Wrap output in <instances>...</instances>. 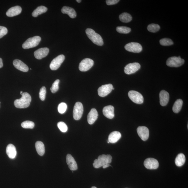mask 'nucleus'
<instances>
[{"instance_id": "obj_1", "label": "nucleus", "mask_w": 188, "mask_h": 188, "mask_svg": "<svg viewBox=\"0 0 188 188\" xmlns=\"http://www.w3.org/2000/svg\"><path fill=\"white\" fill-rule=\"evenodd\" d=\"M22 98L15 100L14 105L15 107L18 108H25L28 107L32 101L31 96L27 92H24L21 94Z\"/></svg>"}, {"instance_id": "obj_2", "label": "nucleus", "mask_w": 188, "mask_h": 188, "mask_svg": "<svg viewBox=\"0 0 188 188\" xmlns=\"http://www.w3.org/2000/svg\"><path fill=\"white\" fill-rule=\"evenodd\" d=\"M86 32L87 37L93 43L98 46H102L104 44V42L101 36L96 33L93 30L87 28L86 30Z\"/></svg>"}, {"instance_id": "obj_3", "label": "nucleus", "mask_w": 188, "mask_h": 188, "mask_svg": "<svg viewBox=\"0 0 188 188\" xmlns=\"http://www.w3.org/2000/svg\"><path fill=\"white\" fill-rule=\"evenodd\" d=\"M112 157L110 155L103 154L98 156V159L94 160L93 166L94 168H98L111 162Z\"/></svg>"}, {"instance_id": "obj_4", "label": "nucleus", "mask_w": 188, "mask_h": 188, "mask_svg": "<svg viewBox=\"0 0 188 188\" xmlns=\"http://www.w3.org/2000/svg\"><path fill=\"white\" fill-rule=\"evenodd\" d=\"M41 41V38L38 36L29 38L23 43L22 47L25 49L34 47L37 46Z\"/></svg>"}, {"instance_id": "obj_5", "label": "nucleus", "mask_w": 188, "mask_h": 188, "mask_svg": "<svg viewBox=\"0 0 188 188\" xmlns=\"http://www.w3.org/2000/svg\"><path fill=\"white\" fill-rule=\"evenodd\" d=\"M184 62V60L181 59L180 56L172 57L167 60L166 64L170 67H178L182 65Z\"/></svg>"}, {"instance_id": "obj_6", "label": "nucleus", "mask_w": 188, "mask_h": 188, "mask_svg": "<svg viewBox=\"0 0 188 188\" xmlns=\"http://www.w3.org/2000/svg\"><path fill=\"white\" fill-rule=\"evenodd\" d=\"M129 98L136 104H141L144 102V99L141 94L135 91H130L128 93Z\"/></svg>"}, {"instance_id": "obj_7", "label": "nucleus", "mask_w": 188, "mask_h": 188, "mask_svg": "<svg viewBox=\"0 0 188 188\" xmlns=\"http://www.w3.org/2000/svg\"><path fill=\"white\" fill-rule=\"evenodd\" d=\"M83 113V107L82 104L79 102L76 103L73 112L74 119L76 120H80L82 116Z\"/></svg>"}, {"instance_id": "obj_8", "label": "nucleus", "mask_w": 188, "mask_h": 188, "mask_svg": "<svg viewBox=\"0 0 188 188\" xmlns=\"http://www.w3.org/2000/svg\"><path fill=\"white\" fill-rule=\"evenodd\" d=\"M65 59L64 55H60L54 59L51 62L50 67L52 70L55 71L58 69Z\"/></svg>"}, {"instance_id": "obj_9", "label": "nucleus", "mask_w": 188, "mask_h": 188, "mask_svg": "<svg viewBox=\"0 0 188 188\" xmlns=\"http://www.w3.org/2000/svg\"><path fill=\"white\" fill-rule=\"evenodd\" d=\"M94 62L92 60L86 58L82 60L80 63L79 69L81 72H86L92 68Z\"/></svg>"}, {"instance_id": "obj_10", "label": "nucleus", "mask_w": 188, "mask_h": 188, "mask_svg": "<svg viewBox=\"0 0 188 188\" xmlns=\"http://www.w3.org/2000/svg\"><path fill=\"white\" fill-rule=\"evenodd\" d=\"M124 47L127 51L135 53L141 52L142 49L141 45L140 44L135 42H131L127 44Z\"/></svg>"}, {"instance_id": "obj_11", "label": "nucleus", "mask_w": 188, "mask_h": 188, "mask_svg": "<svg viewBox=\"0 0 188 188\" xmlns=\"http://www.w3.org/2000/svg\"><path fill=\"white\" fill-rule=\"evenodd\" d=\"M141 67V66L138 63H130L124 67V72L126 74H131L138 71Z\"/></svg>"}, {"instance_id": "obj_12", "label": "nucleus", "mask_w": 188, "mask_h": 188, "mask_svg": "<svg viewBox=\"0 0 188 188\" xmlns=\"http://www.w3.org/2000/svg\"><path fill=\"white\" fill-rule=\"evenodd\" d=\"M113 87V85L111 84L102 86L98 89V95L101 97L107 96L111 92Z\"/></svg>"}, {"instance_id": "obj_13", "label": "nucleus", "mask_w": 188, "mask_h": 188, "mask_svg": "<svg viewBox=\"0 0 188 188\" xmlns=\"http://www.w3.org/2000/svg\"><path fill=\"white\" fill-rule=\"evenodd\" d=\"M146 168L148 169H156L159 167V163L156 159L149 158L146 159L144 162Z\"/></svg>"}, {"instance_id": "obj_14", "label": "nucleus", "mask_w": 188, "mask_h": 188, "mask_svg": "<svg viewBox=\"0 0 188 188\" xmlns=\"http://www.w3.org/2000/svg\"><path fill=\"white\" fill-rule=\"evenodd\" d=\"M138 134L142 141H146L149 136V130L146 127L140 126L137 129Z\"/></svg>"}, {"instance_id": "obj_15", "label": "nucleus", "mask_w": 188, "mask_h": 188, "mask_svg": "<svg viewBox=\"0 0 188 188\" xmlns=\"http://www.w3.org/2000/svg\"><path fill=\"white\" fill-rule=\"evenodd\" d=\"M49 50L48 48H42L36 51L34 55L36 58L40 60L46 57L49 53Z\"/></svg>"}, {"instance_id": "obj_16", "label": "nucleus", "mask_w": 188, "mask_h": 188, "mask_svg": "<svg viewBox=\"0 0 188 188\" xmlns=\"http://www.w3.org/2000/svg\"><path fill=\"white\" fill-rule=\"evenodd\" d=\"M66 162L69 168L72 171H76L77 170V164L76 162L74 157L71 155L68 154L66 156Z\"/></svg>"}, {"instance_id": "obj_17", "label": "nucleus", "mask_w": 188, "mask_h": 188, "mask_svg": "<svg viewBox=\"0 0 188 188\" xmlns=\"http://www.w3.org/2000/svg\"><path fill=\"white\" fill-rule=\"evenodd\" d=\"M114 108L113 106H106L103 109V113L104 116L109 119H112L114 117Z\"/></svg>"}, {"instance_id": "obj_18", "label": "nucleus", "mask_w": 188, "mask_h": 188, "mask_svg": "<svg viewBox=\"0 0 188 188\" xmlns=\"http://www.w3.org/2000/svg\"><path fill=\"white\" fill-rule=\"evenodd\" d=\"M13 64L17 69L19 70L24 72H27L29 70V68L25 63L22 61L18 59H16L13 61Z\"/></svg>"}, {"instance_id": "obj_19", "label": "nucleus", "mask_w": 188, "mask_h": 188, "mask_svg": "<svg viewBox=\"0 0 188 188\" xmlns=\"http://www.w3.org/2000/svg\"><path fill=\"white\" fill-rule=\"evenodd\" d=\"M22 12V7L20 6H17L9 9L6 13V14L8 17H13L19 15Z\"/></svg>"}, {"instance_id": "obj_20", "label": "nucleus", "mask_w": 188, "mask_h": 188, "mask_svg": "<svg viewBox=\"0 0 188 188\" xmlns=\"http://www.w3.org/2000/svg\"><path fill=\"white\" fill-rule=\"evenodd\" d=\"M98 114L95 108L91 110L87 116V122L90 124H92L98 119Z\"/></svg>"}, {"instance_id": "obj_21", "label": "nucleus", "mask_w": 188, "mask_h": 188, "mask_svg": "<svg viewBox=\"0 0 188 188\" xmlns=\"http://www.w3.org/2000/svg\"><path fill=\"white\" fill-rule=\"evenodd\" d=\"M160 104L162 106H165L169 101V93L165 90H162L160 92L159 95Z\"/></svg>"}, {"instance_id": "obj_22", "label": "nucleus", "mask_w": 188, "mask_h": 188, "mask_svg": "<svg viewBox=\"0 0 188 188\" xmlns=\"http://www.w3.org/2000/svg\"><path fill=\"white\" fill-rule=\"evenodd\" d=\"M6 152L9 158L13 159L17 155V151L16 147L13 144H9L6 149Z\"/></svg>"}, {"instance_id": "obj_23", "label": "nucleus", "mask_w": 188, "mask_h": 188, "mask_svg": "<svg viewBox=\"0 0 188 188\" xmlns=\"http://www.w3.org/2000/svg\"><path fill=\"white\" fill-rule=\"evenodd\" d=\"M121 137V135L119 132L115 131L111 132L109 135L108 141L110 143H116Z\"/></svg>"}, {"instance_id": "obj_24", "label": "nucleus", "mask_w": 188, "mask_h": 188, "mask_svg": "<svg viewBox=\"0 0 188 188\" xmlns=\"http://www.w3.org/2000/svg\"><path fill=\"white\" fill-rule=\"evenodd\" d=\"M61 11L62 13L68 14L70 17L72 19L76 17L77 16L76 12L74 9L70 7H63Z\"/></svg>"}, {"instance_id": "obj_25", "label": "nucleus", "mask_w": 188, "mask_h": 188, "mask_svg": "<svg viewBox=\"0 0 188 188\" xmlns=\"http://www.w3.org/2000/svg\"><path fill=\"white\" fill-rule=\"evenodd\" d=\"M186 161V156L184 155L183 153H180L178 155L175 159V164L178 166H181L184 165Z\"/></svg>"}, {"instance_id": "obj_26", "label": "nucleus", "mask_w": 188, "mask_h": 188, "mask_svg": "<svg viewBox=\"0 0 188 188\" xmlns=\"http://www.w3.org/2000/svg\"><path fill=\"white\" fill-rule=\"evenodd\" d=\"M35 147L38 154L41 156H43L45 153V147L44 144L41 141L36 142Z\"/></svg>"}, {"instance_id": "obj_27", "label": "nucleus", "mask_w": 188, "mask_h": 188, "mask_svg": "<svg viewBox=\"0 0 188 188\" xmlns=\"http://www.w3.org/2000/svg\"><path fill=\"white\" fill-rule=\"evenodd\" d=\"M47 10V8L43 6H41L37 7L33 12L32 15L34 17H37L39 15L46 12Z\"/></svg>"}, {"instance_id": "obj_28", "label": "nucleus", "mask_w": 188, "mask_h": 188, "mask_svg": "<svg viewBox=\"0 0 188 188\" xmlns=\"http://www.w3.org/2000/svg\"><path fill=\"white\" fill-rule=\"evenodd\" d=\"M183 104V101L181 99H177L176 101L172 107L173 111L175 113H177L181 110L182 106Z\"/></svg>"}, {"instance_id": "obj_29", "label": "nucleus", "mask_w": 188, "mask_h": 188, "mask_svg": "<svg viewBox=\"0 0 188 188\" xmlns=\"http://www.w3.org/2000/svg\"><path fill=\"white\" fill-rule=\"evenodd\" d=\"M119 19L121 22L124 23H128L132 20L131 15L127 13H123L119 16Z\"/></svg>"}, {"instance_id": "obj_30", "label": "nucleus", "mask_w": 188, "mask_h": 188, "mask_svg": "<svg viewBox=\"0 0 188 188\" xmlns=\"http://www.w3.org/2000/svg\"><path fill=\"white\" fill-rule=\"evenodd\" d=\"M116 31L121 34H128L131 31V28L125 26L117 27L116 28Z\"/></svg>"}, {"instance_id": "obj_31", "label": "nucleus", "mask_w": 188, "mask_h": 188, "mask_svg": "<svg viewBox=\"0 0 188 188\" xmlns=\"http://www.w3.org/2000/svg\"><path fill=\"white\" fill-rule=\"evenodd\" d=\"M147 29L151 32H156L159 31L160 27L159 25L156 24H151L147 27Z\"/></svg>"}, {"instance_id": "obj_32", "label": "nucleus", "mask_w": 188, "mask_h": 188, "mask_svg": "<svg viewBox=\"0 0 188 188\" xmlns=\"http://www.w3.org/2000/svg\"><path fill=\"white\" fill-rule=\"evenodd\" d=\"M160 43L162 46H170L174 44V42L171 39L168 38H164L161 39L160 41Z\"/></svg>"}, {"instance_id": "obj_33", "label": "nucleus", "mask_w": 188, "mask_h": 188, "mask_svg": "<svg viewBox=\"0 0 188 188\" xmlns=\"http://www.w3.org/2000/svg\"><path fill=\"white\" fill-rule=\"evenodd\" d=\"M22 128L25 129H33L35 126V124L31 121H24L22 124Z\"/></svg>"}, {"instance_id": "obj_34", "label": "nucleus", "mask_w": 188, "mask_h": 188, "mask_svg": "<svg viewBox=\"0 0 188 188\" xmlns=\"http://www.w3.org/2000/svg\"><path fill=\"white\" fill-rule=\"evenodd\" d=\"M57 109L60 113L62 114L64 113L67 109V105L65 103H61L59 104Z\"/></svg>"}, {"instance_id": "obj_35", "label": "nucleus", "mask_w": 188, "mask_h": 188, "mask_svg": "<svg viewBox=\"0 0 188 188\" xmlns=\"http://www.w3.org/2000/svg\"><path fill=\"white\" fill-rule=\"evenodd\" d=\"M60 82L59 80H57L54 82L52 86L51 87L50 90L53 93H55L58 90L59 84Z\"/></svg>"}, {"instance_id": "obj_36", "label": "nucleus", "mask_w": 188, "mask_h": 188, "mask_svg": "<svg viewBox=\"0 0 188 188\" xmlns=\"http://www.w3.org/2000/svg\"><path fill=\"white\" fill-rule=\"evenodd\" d=\"M57 126L59 129L62 132H66L67 131L68 127L64 122H60L57 123Z\"/></svg>"}, {"instance_id": "obj_37", "label": "nucleus", "mask_w": 188, "mask_h": 188, "mask_svg": "<svg viewBox=\"0 0 188 188\" xmlns=\"http://www.w3.org/2000/svg\"><path fill=\"white\" fill-rule=\"evenodd\" d=\"M46 87H42L40 90V92H39V98L42 101H44L45 97H46Z\"/></svg>"}, {"instance_id": "obj_38", "label": "nucleus", "mask_w": 188, "mask_h": 188, "mask_svg": "<svg viewBox=\"0 0 188 188\" xmlns=\"http://www.w3.org/2000/svg\"><path fill=\"white\" fill-rule=\"evenodd\" d=\"M8 30L4 27L0 26V38H1L7 33Z\"/></svg>"}, {"instance_id": "obj_39", "label": "nucleus", "mask_w": 188, "mask_h": 188, "mask_svg": "<svg viewBox=\"0 0 188 188\" xmlns=\"http://www.w3.org/2000/svg\"><path fill=\"white\" fill-rule=\"evenodd\" d=\"M119 1V0H107L106 3L107 5H111L116 4Z\"/></svg>"}, {"instance_id": "obj_40", "label": "nucleus", "mask_w": 188, "mask_h": 188, "mask_svg": "<svg viewBox=\"0 0 188 188\" xmlns=\"http://www.w3.org/2000/svg\"><path fill=\"white\" fill-rule=\"evenodd\" d=\"M111 166L110 164H106L103 166H102L103 168L105 169L107 168H108V167L110 166Z\"/></svg>"}, {"instance_id": "obj_41", "label": "nucleus", "mask_w": 188, "mask_h": 188, "mask_svg": "<svg viewBox=\"0 0 188 188\" xmlns=\"http://www.w3.org/2000/svg\"><path fill=\"white\" fill-rule=\"evenodd\" d=\"M2 60V58H0V68H2L3 67Z\"/></svg>"}, {"instance_id": "obj_42", "label": "nucleus", "mask_w": 188, "mask_h": 188, "mask_svg": "<svg viewBox=\"0 0 188 188\" xmlns=\"http://www.w3.org/2000/svg\"><path fill=\"white\" fill-rule=\"evenodd\" d=\"M77 2L78 3H80L81 2V0H77Z\"/></svg>"}, {"instance_id": "obj_43", "label": "nucleus", "mask_w": 188, "mask_h": 188, "mask_svg": "<svg viewBox=\"0 0 188 188\" xmlns=\"http://www.w3.org/2000/svg\"><path fill=\"white\" fill-rule=\"evenodd\" d=\"M97 188L95 186H93L92 187V188Z\"/></svg>"}, {"instance_id": "obj_44", "label": "nucleus", "mask_w": 188, "mask_h": 188, "mask_svg": "<svg viewBox=\"0 0 188 188\" xmlns=\"http://www.w3.org/2000/svg\"><path fill=\"white\" fill-rule=\"evenodd\" d=\"M23 92H22V91H21V92H20V94H22L23 93Z\"/></svg>"}]
</instances>
